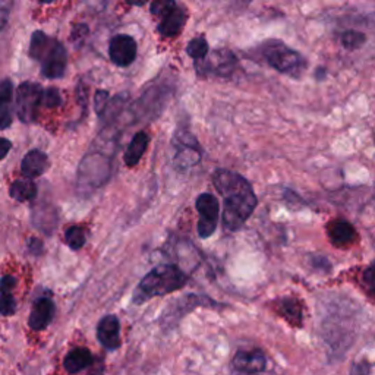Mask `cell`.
<instances>
[{
	"mask_svg": "<svg viewBox=\"0 0 375 375\" xmlns=\"http://www.w3.org/2000/svg\"><path fill=\"white\" fill-rule=\"evenodd\" d=\"M213 185L223 198L224 229L241 230L258 205L252 185L242 175L228 169H217L213 173Z\"/></svg>",
	"mask_w": 375,
	"mask_h": 375,
	"instance_id": "cell-1",
	"label": "cell"
},
{
	"mask_svg": "<svg viewBox=\"0 0 375 375\" xmlns=\"http://www.w3.org/2000/svg\"><path fill=\"white\" fill-rule=\"evenodd\" d=\"M188 276L175 264H161L144 276L133 293L135 304H144L156 296H166L186 286Z\"/></svg>",
	"mask_w": 375,
	"mask_h": 375,
	"instance_id": "cell-2",
	"label": "cell"
},
{
	"mask_svg": "<svg viewBox=\"0 0 375 375\" xmlns=\"http://www.w3.org/2000/svg\"><path fill=\"white\" fill-rule=\"evenodd\" d=\"M29 56L40 62L43 77L62 78L68 65V52L61 41L52 38L43 31H36L29 44Z\"/></svg>",
	"mask_w": 375,
	"mask_h": 375,
	"instance_id": "cell-3",
	"label": "cell"
},
{
	"mask_svg": "<svg viewBox=\"0 0 375 375\" xmlns=\"http://www.w3.org/2000/svg\"><path fill=\"white\" fill-rule=\"evenodd\" d=\"M257 52L263 62H265L270 68L293 80L302 78L308 68L305 56L276 38H270L261 43Z\"/></svg>",
	"mask_w": 375,
	"mask_h": 375,
	"instance_id": "cell-4",
	"label": "cell"
},
{
	"mask_svg": "<svg viewBox=\"0 0 375 375\" xmlns=\"http://www.w3.org/2000/svg\"><path fill=\"white\" fill-rule=\"evenodd\" d=\"M173 163L177 169L186 170L189 168L197 166L203 159V148L197 138L186 129V128H177L173 135Z\"/></svg>",
	"mask_w": 375,
	"mask_h": 375,
	"instance_id": "cell-5",
	"label": "cell"
},
{
	"mask_svg": "<svg viewBox=\"0 0 375 375\" xmlns=\"http://www.w3.org/2000/svg\"><path fill=\"white\" fill-rule=\"evenodd\" d=\"M195 69L203 77L230 78L239 69V61L229 49H216L201 62L195 64Z\"/></svg>",
	"mask_w": 375,
	"mask_h": 375,
	"instance_id": "cell-6",
	"label": "cell"
},
{
	"mask_svg": "<svg viewBox=\"0 0 375 375\" xmlns=\"http://www.w3.org/2000/svg\"><path fill=\"white\" fill-rule=\"evenodd\" d=\"M195 208H197V212L200 214L198 226H197L198 236L201 239H208L209 236L214 235L217 229L219 212H220L219 200L213 193L204 192L198 195V198L195 200Z\"/></svg>",
	"mask_w": 375,
	"mask_h": 375,
	"instance_id": "cell-7",
	"label": "cell"
},
{
	"mask_svg": "<svg viewBox=\"0 0 375 375\" xmlns=\"http://www.w3.org/2000/svg\"><path fill=\"white\" fill-rule=\"evenodd\" d=\"M44 89L36 82H22L17 89V115L21 122H33L37 110L41 106V97Z\"/></svg>",
	"mask_w": 375,
	"mask_h": 375,
	"instance_id": "cell-8",
	"label": "cell"
},
{
	"mask_svg": "<svg viewBox=\"0 0 375 375\" xmlns=\"http://www.w3.org/2000/svg\"><path fill=\"white\" fill-rule=\"evenodd\" d=\"M109 56L116 66H129L137 57V41L126 34L115 36L109 44Z\"/></svg>",
	"mask_w": 375,
	"mask_h": 375,
	"instance_id": "cell-9",
	"label": "cell"
},
{
	"mask_svg": "<svg viewBox=\"0 0 375 375\" xmlns=\"http://www.w3.org/2000/svg\"><path fill=\"white\" fill-rule=\"evenodd\" d=\"M325 232L328 236V241L336 248H346L358 239V233L353 228V224L340 217L330 220L325 228Z\"/></svg>",
	"mask_w": 375,
	"mask_h": 375,
	"instance_id": "cell-10",
	"label": "cell"
},
{
	"mask_svg": "<svg viewBox=\"0 0 375 375\" xmlns=\"http://www.w3.org/2000/svg\"><path fill=\"white\" fill-rule=\"evenodd\" d=\"M97 339L108 351H116L121 346V323L116 315H106L97 325Z\"/></svg>",
	"mask_w": 375,
	"mask_h": 375,
	"instance_id": "cell-11",
	"label": "cell"
},
{
	"mask_svg": "<svg viewBox=\"0 0 375 375\" xmlns=\"http://www.w3.org/2000/svg\"><path fill=\"white\" fill-rule=\"evenodd\" d=\"M160 24L157 27L159 33L163 37H176L179 33L182 31L186 20H188V12L185 6H179L177 3L169 9L166 13H163L160 17Z\"/></svg>",
	"mask_w": 375,
	"mask_h": 375,
	"instance_id": "cell-12",
	"label": "cell"
},
{
	"mask_svg": "<svg viewBox=\"0 0 375 375\" xmlns=\"http://www.w3.org/2000/svg\"><path fill=\"white\" fill-rule=\"evenodd\" d=\"M267 359L264 353L258 349L239 351L233 358V367L247 374H258L265 369Z\"/></svg>",
	"mask_w": 375,
	"mask_h": 375,
	"instance_id": "cell-13",
	"label": "cell"
},
{
	"mask_svg": "<svg viewBox=\"0 0 375 375\" xmlns=\"http://www.w3.org/2000/svg\"><path fill=\"white\" fill-rule=\"evenodd\" d=\"M54 304L52 299L47 297H41L38 301H36V304L33 305L31 314H29V320L28 324L31 327V330L34 332H41V330L46 328L53 317H54Z\"/></svg>",
	"mask_w": 375,
	"mask_h": 375,
	"instance_id": "cell-14",
	"label": "cell"
},
{
	"mask_svg": "<svg viewBox=\"0 0 375 375\" xmlns=\"http://www.w3.org/2000/svg\"><path fill=\"white\" fill-rule=\"evenodd\" d=\"M47 168H49V159L43 152H40V149H31V152H28L27 156L22 159L21 164L22 175L27 179H29V181L41 176L47 170Z\"/></svg>",
	"mask_w": 375,
	"mask_h": 375,
	"instance_id": "cell-15",
	"label": "cell"
},
{
	"mask_svg": "<svg viewBox=\"0 0 375 375\" xmlns=\"http://www.w3.org/2000/svg\"><path fill=\"white\" fill-rule=\"evenodd\" d=\"M277 312L292 325H302V305L295 297H281L276 302Z\"/></svg>",
	"mask_w": 375,
	"mask_h": 375,
	"instance_id": "cell-16",
	"label": "cell"
},
{
	"mask_svg": "<svg viewBox=\"0 0 375 375\" xmlns=\"http://www.w3.org/2000/svg\"><path fill=\"white\" fill-rule=\"evenodd\" d=\"M94 364V359H93V355L91 352H89L88 349L85 348H77L71 351L65 361H64V365H65V369L69 372V374H78L81 372L82 369L91 367Z\"/></svg>",
	"mask_w": 375,
	"mask_h": 375,
	"instance_id": "cell-17",
	"label": "cell"
},
{
	"mask_svg": "<svg viewBox=\"0 0 375 375\" xmlns=\"http://www.w3.org/2000/svg\"><path fill=\"white\" fill-rule=\"evenodd\" d=\"M148 142H149V137H148V135L145 132L135 133V137L129 142V145L126 148V153L124 156L125 164H126L128 168L137 166V164L141 160V157L145 153V149L148 147Z\"/></svg>",
	"mask_w": 375,
	"mask_h": 375,
	"instance_id": "cell-18",
	"label": "cell"
},
{
	"mask_svg": "<svg viewBox=\"0 0 375 375\" xmlns=\"http://www.w3.org/2000/svg\"><path fill=\"white\" fill-rule=\"evenodd\" d=\"M9 195L20 203L31 201L37 197V186L31 181H17L10 185Z\"/></svg>",
	"mask_w": 375,
	"mask_h": 375,
	"instance_id": "cell-19",
	"label": "cell"
},
{
	"mask_svg": "<svg viewBox=\"0 0 375 375\" xmlns=\"http://www.w3.org/2000/svg\"><path fill=\"white\" fill-rule=\"evenodd\" d=\"M186 53L195 64L201 62L203 59H205L207 54H208V41H207V38L204 36H200L197 38H192L188 43V46H186Z\"/></svg>",
	"mask_w": 375,
	"mask_h": 375,
	"instance_id": "cell-20",
	"label": "cell"
},
{
	"mask_svg": "<svg viewBox=\"0 0 375 375\" xmlns=\"http://www.w3.org/2000/svg\"><path fill=\"white\" fill-rule=\"evenodd\" d=\"M341 46L348 50H356L361 49L364 44L367 43V36L361 31H356V29H348L340 36Z\"/></svg>",
	"mask_w": 375,
	"mask_h": 375,
	"instance_id": "cell-21",
	"label": "cell"
},
{
	"mask_svg": "<svg viewBox=\"0 0 375 375\" xmlns=\"http://www.w3.org/2000/svg\"><path fill=\"white\" fill-rule=\"evenodd\" d=\"M65 241L73 251H78L85 245V233L80 226H72L65 233Z\"/></svg>",
	"mask_w": 375,
	"mask_h": 375,
	"instance_id": "cell-22",
	"label": "cell"
},
{
	"mask_svg": "<svg viewBox=\"0 0 375 375\" xmlns=\"http://www.w3.org/2000/svg\"><path fill=\"white\" fill-rule=\"evenodd\" d=\"M61 103H62V97H61V93H59V89L49 88L46 89V91H43L41 106L57 108V106H61Z\"/></svg>",
	"mask_w": 375,
	"mask_h": 375,
	"instance_id": "cell-23",
	"label": "cell"
},
{
	"mask_svg": "<svg viewBox=\"0 0 375 375\" xmlns=\"http://www.w3.org/2000/svg\"><path fill=\"white\" fill-rule=\"evenodd\" d=\"M17 311V302H15V297L12 295H0V314L5 315H12Z\"/></svg>",
	"mask_w": 375,
	"mask_h": 375,
	"instance_id": "cell-24",
	"label": "cell"
},
{
	"mask_svg": "<svg viewBox=\"0 0 375 375\" xmlns=\"http://www.w3.org/2000/svg\"><path fill=\"white\" fill-rule=\"evenodd\" d=\"M362 283L369 293L375 295V260L369 264V267H367V270L364 272Z\"/></svg>",
	"mask_w": 375,
	"mask_h": 375,
	"instance_id": "cell-25",
	"label": "cell"
},
{
	"mask_svg": "<svg viewBox=\"0 0 375 375\" xmlns=\"http://www.w3.org/2000/svg\"><path fill=\"white\" fill-rule=\"evenodd\" d=\"M10 103L0 101V131L6 129L12 124V115H10Z\"/></svg>",
	"mask_w": 375,
	"mask_h": 375,
	"instance_id": "cell-26",
	"label": "cell"
},
{
	"mask_svg": "<svg viewBox=\"0 0 375 375\" xmlns=\"http://www.w3.org/2000/svg\"><path fill=\"white\" fill-rule=\"evenodd\" d=\"M176 5L173 0H157V2H153L149 9H152L153 15H157V17H161L163 13H166L169 9H172Z\"/></svg>",
	"mask_w": 375,
	"mask_h": 375,
	"instance_id": "cell-27",
	"label": "cell"
},
{
	"mask_svg": "<svg viewBox=\"0 0 375 375\" xmlns=\"http://www.w3.org/2000/svg\"><path fill=\"white\" fill-rule=\"evenodd\" d=\"M108 100H109V93L108 91H97L96 97H94V106H96V112L98 115H103V112L108 109Z\"/></svg>",
	"mask_w": 375,
	"mask_h": 375,
	"instance_id": "cell-28",
	"label": "cell"
},
{
	"mask_svg": "<svg viewBox=\"0 0 375 375\" xmlns=\"http://www.w3.org/2000/svg\"><path fill=\"white\" fill-rule=\"evenodd\" d=\"M12 93H13V85L10 80H3L0 81V101H12Z\"/></svg>",
	"mask_w": 375,
	"mask_h": 375,
	"instance_id": "cell-29",
	"label": "cell"
},
{
	"mask_svg": "<svg viewBox=\"0 0 375 375\" xmlns=\"http://www.w3.org/2000/svg\"><path fill=\"white\" fill-rule=\"evenodd\" d=\"M17 286V279L12 276H3L0 279V293L2 295H10L12 291Z\"/></svg>",
	"mask_w": 375,
	"mask_h": 375,
	"instance_id": "cell-30",
	"label": "cell"
},
{
	"mask_svg": "<svg viewBox=\"0 0 375 375\" xmlns=\"http://www.w3.org/2000/svg\"><path fill=\"white\" fill-rule=\"evenodd\" d=\"M87 33H88L87 25H84V24L75 25L72 29V41L77 44V46H80V44L84 41V37L87 36Z\"/></svg>",
	"mask_w": 375,
	"mask_h": 375,
	"instance_id": "cell-31",
	"label": "cell"
},
{
	"mask_svg": "<svg viewBox=\"0 0 375 375\" xmlns=\"http://www.w3.org/2000/svg\"><path fill=\"white\" fill-rule=\"evenodd\" d=\"M9 6L6 3H0V29H2L9 18Z\"/></svg>",
	"mask_w": 375,
	"mask_h": 375,
	"instance_id": "cell-32",
	"label": "cell"
},
{
	"mask_svg": "<svg viewBox=\"0 0 375 375\" xmlns=\"http://www.w3.org/2000/svg\"><path fill=\"white\" fill-rule=\"evenodd\" d=\"M10 148H12L10 141H8L6 138H0V160H3L8 156Z\"/></svg>",
	"mask_w": 375,
	"mask_h": 375,
	"instance_id": "cell-33",
	"label": "cell"
},
{
	"mask_svg": "<svg viewBox=\"0 0 375 375\" xmlns=\"http://www.w3.org/2000/svg\"><path fill=\"white\" fill-rule=\"evenodd\" d=\"M29 251H31L34 255H40L43 251V244L38 241V239H31V241H29Z\"/></svg>",
	"mask_w": 375,
	"mask_h": 375,
	"instance_id": "cell-34",
	"label": "cell"
},
{
	"mask_svg": "<svg viewBox=\"0 0 375 375\" xmlns=\"http://www.w3.org/2000/svg\"><path fill=\"white\" fill-rule=\"evenodd\" d=\"M103 374H104V364H103L101 359H98L97 362H94V365L88 375H103Z\"/></svg>",
	"mask_w": 375,
	"mask_h": 375,
	"instance_id": "cell-35",
	"label": "cell"
},
{
	"mask_svg": "<svg viewBox=\"0 0 375 375\" xmlns=\"http://www.w3.org/2000/svg\"><path fill=\"white\" fill-rule=\"evenodd\" d=\"M315 78H317L318 81H323L325 78V69L324 68H318L317 69V73H315Z\"/></svg>",
	"mask_w": 375,
	"mask_h": 375,
	"instance_id": "cell-36",
	"label": "cell"
}]
</instances>
